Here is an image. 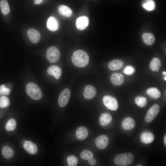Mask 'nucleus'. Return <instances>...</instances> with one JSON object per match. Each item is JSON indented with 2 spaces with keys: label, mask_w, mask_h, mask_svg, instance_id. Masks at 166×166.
Returning <instances> with one entry per match:
<instances>
[{
  "label": "nucleus",
  "mask_w": 166,
  "mask_h": 166,
  "mask_svg": "<svg viewBox=\"0 0 166 166\" xmlns=\"http://www.w3.org/2000/svg\"><path fill=\"white\" fill-rule=\"evenodd\" d=\"M89 59L87 53L81 50L75 51L71 57V60L73 64L79 68L84 67L87 65L89 63Z\"/></svg>",
  "instance_id": "1"
},
{
  "label": "nucleus",
  "mask_w": 166,
  "mask_h": 166,
  "mask_svg": "<svg viewBox=\"0 0 166 166\" xmlns=\"http://www.w3.org/2000/svg\"><path fill=\"white\" fill-rule=\"evenodd\" d=\"M26 91L27 94L34 100H38L42 97V93L41 89L34 83H28L26 86Z\"/></svg>",
  "instance_id": "2"
},
{
  "label": "nucleus",
  "mask_w": 166,
  "mask_h": 166,
  "mask_svg": "<svg viewBox=\"0 0 166 166\" xmlns=\"http://www.w3.org/2000/svg\"><path fill=\"white\" fill-rule=\"evenodd\" d=\"M134 157L130 153L120 154L117 155L114 159V162L120 166H126L131 164L133 162Z\"/></svg>",
  "instance_id": "3"
},
{
  "label": "nucleus",
  "mask_w": 166,
  "mask_h": 166,
  "mask_svg": "<svg viewBox=\"0 0 166 166\" xmlns=\"http://www.w3.org/2000/svg\"><path fill=\"white\" fill-rule=\"evenodd\" d=\"M46 56L49 62L55 63L59 59L60 56V52L56 47L51 46L47 49Z\"/></svg>",
  "instance_id": "4"
},
{
  "label": "nucleus",
  "mask_w": 166,
  "mask_h": 166,
  "mask_svg": "<svg viewBox=\"0 0 166 166\" xmlns=\"http://www.w3.org/2000/svg\"><path fill=\"white\" fill-rule=\"evenodd\" d=\"M103 102L105 106L112 110H116L118 107L117 100L114 97L110 96H105L103 98Z\"/></svg>",
  "instance_id": "5"
},
{
  "label": "nucleus",
  "mask_w": 166,
  "mask_h": 166,
  "mask_svg": "<svg viewBox=\"0 0 166 166\" xmlns=\"http://www.w3.org/2000/svg\"><path fill=\"white\" fill-rule=\"evenodd\" d=\"M160 109V107L157 104H155L152 106L146 113L145 121L147 123L151 122L158 114Z\"/></svg>",
  "instance_id": "6"
},
{
  "label": "nucleus",
  "mask_w": 166,
  "mask_h": 166,
  "mask_svg": "<svg viewBox=\"0 0 166 166\" xmlns=\"http://www.w3.org/2000/svg\"><path fill=\"white\" fill-rule=\"evenodd\" d=\"M71 95V92L68 88H65L60 93L58 99V103L61 107H65L68 104Z\"/></svg>",
  "instance_id": "7"
},
{
  "label": "nucleus",
  "mask_w": 166,
  "mask_h": 166,
  "mask_svg": "<svg viewBox=\"0 0 166 166\" xmlns=\"http://www.w3.org/2000/svg\"><path fill=\"white\" fill-rule=\"evenodd\" d=\"M108 137L105 135H102L97 137L95 140V144L97 147L100 149L106 148L109 143Z\"/></svg>",
  "instance_id": "8"
},
{
  "label": "nucleus",
  "mask_w": 166,
  "mask_h": 166,
  "mask_svg": "<svg viewBox=\"0 0 166 166\" xmlns=\"http://www.w3.org/2000/svg\"><path fill=\"white\" fill-rule=\"evenodd\" d=\"M27 34L30 41L33 43H37L40 39L41 35L39 32L34 29H29L27 32Z\"/></svg>",
  "instance_id": "9"
},
{
  "label": "nucleus",
  "mask_w": 166,
  "mask_h": 166,
  "mask_svg": "<svg viewBox=\"0 0 166 166\" xmlns=\"http://www.w3.org/2000/svg\"><path fill=\"white\" fill-rule=\"evenodd\" d=\"M96 94V90L94 87L91 85H86L84 89V97L87 99H91L94 97Z\"/></svg>",
  "instance_id": "10"
},
{
  "label": "nucleus",
  "mask_w": 166,
  "mask_h": 166,
  "mask_svg": "<svg viewBox=\"0 0 166 166\" xmlns=\"http://www.w3.org/2000/svg\"><path fill=\"white\" fill-rule=\"evenodd\" d=\"M47 72L48 74L54 76L57 79L60 77L62 74L61 69L55 65L49 66L47 69Z\"/></svg>",
  "instance_id": "11"
},
{
  "label": "nucleus",
  "mask_w": 166,
  "mask_h": 166,
  "mask_svg": "<svg viewBox=\"0 0 166 166\" xmlns=\"http://www.w3.org/2000/svg\"><path fill=\"white\" fill-rule=\"evenodd\" d=\"M89 22V19L87 17L83 16L79 17L76 22V27L79 30H83L87 27Z\"/></svg>",
  "instance_id": "12"
},
{
  "label": "nucleus",
  "mask_w": 166,
  "mask_h": 166,
  "mask_svg": "<svg viewBox=\"0 0 166 166\" xmlns=\"http://www.w3.org/2000/svg\"><path fill=\"white\" fill-rule=\"evenodd\" d=\"M23 147L26 151L31 154H34L37 152L36 145L31 141H26L23 144Z\"/></svg>",
  "instance_id": "13"
},
{
  "label": "nucleus",
  "mask_w": 166,
  "mask_h": 166,
  "mask_svg": "<svg viewBox=\"0 0 166 166\" xmlns=\"http://www.w3.org/2000/svg\"><path fill=\"white\" fill-rule=\"evenodd\" d=\"M110 80L114 85L119 86L121 85L124 82V76L121 74L118 73H113L110 77Z\"/></svg>",
  "instance_id": "14"
},
{
  "label": "nucleus",
  "mask_w": 166,
  "mask_h": 166,
  "mask_svg": "<svg viewBox=\"0 0 166 166\" xmlns=\"http://www.w3.org/2000/svg\"><path fill=\"white\" fill-rule=\"evenodd\" d=\"M121 125L124 130H128L134 128L135 125V122L132 118L128 117L123 120L121 122Z\"/></svg>",
  "instance_id": "15"
},
{
  "label": "nucleus",
  "mask_w": 166,
  "mask_h": 166,
  "mask_svg": "<svg viewBox=\"0 0 166 166\" xmlns=\"http://www.w3.org/2000/svg\"><path fill=\"white\" fill-rule=\"evenodd\" d=\"M154 136L153 134L149 131L142 132L140 136L141 141L144 143L148 144L152 143L154 140Z\"/></svg>",
  "instance_id": "16"
},
{
  "label": "nucleus",
  "mask_w": 166,
  "mask_h": 166,
  "mask_svg": "<svg viewBox=\"0 0 166 166\" xmlns=\"http://www.w3.org/2000/svg\"><path fill=\"white\" fill-rule=\"evenodd\" d=\"M47 27L51 31L57 30L59 27L58 22L57 19L53 17H49L47 21Z\"/></svg>",
  "instance_id": "17"
},
{
  "label": "nucleus",
  "mask_w": 166,
  "mask_h": 166,
  "mask_svg": "<svg viewBox=\"0 0 166 166\" xmlns=\"http://www.w3.org/2000/svg\"><path fill=\"white\" fill-rule=\"evenodd\" d=\"M88 131L87 128L84 126H80L77 129L76 136L79 140H82L86 138L88 136Z\"/></svg>",
  "instance_id": "18"
},
{
  "label": "nucleus",
  "mask_w": 166,
  "mask_h": 166,
  "mask_svg": "<svg viewBox=\"0 0 166 166\" xmlns=\"http://www.w3.org/2000/svg\"><path fill=\"white\" fill-rule=\"evenodd\" d=\"M124 65V62L121 60L115 59L111 61L108 64V67L111 70H116L121 69Z\"/></svg>",
  "instance_id": "19"
},
{
  "label": "nucleus",
  "mask_w": 166,
  "mask_h": 166,
  "mask_svg": "<svg viewBox=\"0 0 166 166\" xmlns=\"http://www.w3.org/2000/svg\"><path fill=\"white\" fill-rule=\"evenodd\" d=\"M142 38L144 43L148 45H153L155 41V38L151 33H144L142 35Z\"/></svg>",
  "instance_id": "20"
},
{
  "label": "nucleus",
  "mask_w": 166,
  "mask_h": 166,
  "mask_svg": "<svg viewBox=\"0 0 166 166\" xmlns=\"http://www.w3.org/2000/svg\"><path fill=\"white\" fill-rule=\"evenodd\" d=\"M112 120V116L109 113H103L100 116L99 122L102 126H106L110 123Z\"/></svg>",
  "instance_id": "21"
},
{
  "label": "nucleus",
  "mask_w": 166,
  "mask_h": 166,
  "mask_svg": "<svg viewBox=\"0 0 166 166\" xmlns=\"http://www.w3.org/2000/svg\"><path fill=\"white\" fill-rule=\"evenodd\" d=\"M161 66V63L160 59L157 57L153 58L151 61L149 67L152 71L153 72L159 71Z\"/></svg>",
  "instance_id": "22"
},
{
  "label": "nucleus",
  "mask_w": 166,
  "mask_h": 166,
  "mask_svg": "<svg viewBox=\"0 0 166 166\" xmlns=\"http://www.w3.org/2000/svg\"><path fill=\"white\" fill-rule=\"evenodd\" d=\"M58 10L61 14L65 17H70L72 14V10L69 7L65 6H60L58 7Z\"/></svg>",
  "instance_id": "23"
},
{
  "label": "nucleus",
  "mask_w": 166,
  "mask_h": 166,
  "mask_svg": "<svg viewBox=\"0 0 166 166\" xmlns=\"http://www.w3.org/2000/svg\"><path fill=\"white\" fill-rule=\"evenodd\" d=\"M146 93L151 97L155 99H158L161 96L160 92L155 87H151L148 89L146 91Z\"/></svg>",
  "instance_id": "24"
},
{
  "label": "nucleus",
  "mask_w": 166,
  "mask_h": 166,
  "mask_svg": "<svg viewBox=\"0 0 166 166\" xmlns=\"http://www.w3.org/2000/svg\"><path fill=\"white\" fill-rule=\"evenodd\" d=\"M142 5L144 8L148 11L154 10L155 7V3L153 0H144Z\"/></svg>",
  "instance_id": "25"
},
{
  "label": "nucleus",
  "mask_w": 166,
  "mask_h": 166,
  "mask_svg": "<svg viewBox=\"0 0 166 166\" xmlns=\"http://www.w3.org/2000/svg\"><path fill=\"white\" fill-rule=\"evenodd\" d=\"M2 153L3 156L6 159L11 158L14 155L13 150L8 146H5L2 148Z\"/></svg>",
  "instance_id": "26"
},
{
  "label": "nucleus",
  "mask_w": 166,
  "mask_h": 166,
  "mask_svg": "<svg viewBox=\"0 0 166 166\" xmlns=\"http://www.w3.org/2000/svg\"><path fill=\"white\" fill-rule=\"evenodd\" d=\"M0 8L3 15H6L9 13L10 9L6 0H1L0 1Z\"/></svg>",
  "instance_id": "27"
},
{
  "label": "nucleus",
  "mask_w": 166,
  "mask_h": 166,
  "mask_svg": "<svg viewBox=\"0 0 166 166\" xmlns=\"http://www.w3.org/2000/svg\"><path fill=\"white\" fill-rule=\"evenodd\" d=\"M16 126V122L14 118L9 119L7 122L5 126L6 130L8 131H11L14 130Z\"/></svg>",
  "instance_id": "28"
},
{
  "label": "nucleus",
  "mask_w": 166,
  "mask_h": 166,
  "mask_svg": "<svg viewBox=\"0 0 166 166\" xmlns=\"http://www.w3.org/2000/svg\"><path fill=\"white\" fill-rule=\"evenodd\" d=\"M135 101L138 106L141 107H145L147 103L146 98L141 96H138L136 97L135 98Z\"/></svg>",
  "instance_id": "29"
},
{
  "label": "nucleus",
  "mask_w": 166,
  "mask_h": 166,
  "mask_svg": "<svg viewBox=\"0 0 166 166\" xmlns=\"http://www.w3.org/2000/svg\"><path fill=\"white\" fill-rule=\"evenodd\" d=\"M80 156L81 158L85 160H88L89 159L93 157V154L90 151L85 149L81 153Z\"/></svg>",
  "instance_id": "30"
},
{
  "label": "nucleus",
  "mask_w": 166,
  "mask_h": 166,
  "mask_svg": "<svg viewBox=\"0 0 166 166\" xmlns=\"http://www.w3.org/2000/svg\"><path fill=\"white\" fill-rule=\"evenodd\" d=\"M67 164L68 166H77L78 163L77 158L74 156H68L67 158Z\"/></svg>",
  "instance_id": "31"
},
{
  "label": "nucleus",
  "mask_w": 166,
  "mask_h": 166,
  "mask_svg": "<svg viewBox=\"0 0 166 166\" xmlns=\"http://www.w3.org/2000/svg\"><path fill=\"white\" fill-rule=\"evenodd\" d=\"M10 104L9 99L5 96H2L0 98V108H4L9 106Z\"/></svg>",
  "instance_id": "32"
},
{
  "label": "nucleus",
  "mask_w": 166,
  "mask_h": 166,
  "mask_svg": "<svg viewBox=\"0 0 166 166\" xmlns=\"http://www.w3.org/2000/svg\"><path fill=\"white\" fill-rule=\"evenodd\" d=\"M10 90L8 88H6L4 85H0V96H5L9 94Z\"/></svg>",
  "instance_id": "33"
},
{
  "label": "nucleus",
  "mask_w": 166,
  "mask_h": 166,
  "mask_svg": "<svg viewBox=\"0 0 166 166\" xmlns=\"http://www.w3.org/2000/svg\"><path fill=\"white\" fill-rule=\"evenodd\" d=\"M134 68L131 66L127 65L124 69L123 73L126 74L131 75L135 72Z\"/></svg>",
  "instance_id": "34"
},
{
  "label": "nucleus",
  "mask_w": 166,
  "mask_h": 166,
  "mask_svg": "<svg viewBox=\"0 0 166 166\" xmlns=\"http://www.w3.org/2000/svg\"><path fill=\"white\" fill-rule=\"evenodd\" d=\"M88 160L89 164L92 166L94 165L96 163V160L93 157L89 159Z\"/></svg>",
  "instance_id": "35"
},
{
  "label": "nucleus",
  "mask_w": 166,
  "mask_h": 166,
  "mask_svg": "<svg viewBox=\"0 0 166 166\" xmlns=\"http://www.w3.org/2000/svg\"><path fill=\"white\" fill-rule=\"evenodd\" d=\"M43 0H34V3L36 5H39L41 4Z\"/></svg>",
  "instance_id": "36"
},
{
  "label": "nucleus",
  "mask_w": 166,
  "mask_h": 166,
  "mask_svg": "<svg viewBox=\"0 0 166 166\" xmlns=\"http://www.w3.org/2000/svg\"><path fill=\"white\" fill-rule=\"evenodd\" d=\"M164 142L165 145H166V135L165 134L164 138Z\"/></svg>",
  "instance_id": "37"
},
{
  "label": "nucleus",
  "mask_w": 166,
  "mask_h": 166,
  "mask_svg": "<svg viewBox=\"0 0 166 166\" xmlns=\"http://www.w3.org/2000/svg\"><path fill=\"white\" fill-rule=\"evenodd\" d=\"M25 141H26L24 140H23L22 141V143L23 144L25 143Z\"/></svg>",
  "instance_id": "38"
},
{
  "label": "nucleus",
  "mask_w": 166,
  "mask_h": 166,
  "mask_svg": "<svg viewBox=\"0 0 166 166\" xmlns=\"http://www.w3.org/2000/svg\"><path fill=\"white\" fill-rule=\"evenodd\" d=\"M163 73L164 74H166V72H165H165L164 71V72H163Z\"/></svg>",
  "instance_id": "39"
},
{
  "label": "nucleus",
  "mask_w": 166,
  "mask_h": 166,
  "mask_svg": "<svg viewBox=\"0 0 166 166\" xmlns=\"http://www.w3.org/2000/svg\"><path fill=\"white\" fill-rule=\"evenodd\" d=\"M136 166H141L142 165H141L138 164V165H137Z\"/></svg>",
  "instance_id": "40"
}]
</instances>
